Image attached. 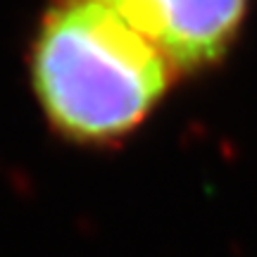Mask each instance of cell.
Segmentation results:
<instances>
[{
	"label": "cell",
	"instance_id": "cell-1",
	"mask_svg": "<svg viewBox=\"0 0 257 257\" xmlns=\"http://www.w3.org/2000/svg\"><path fill=\"white\" fill-rule=\"evenodd\" d=\"M174 69L105 0H50L29 43L48 128L76 146L121 143L155 112Z\"/></svg>",
	"mask_w": 257,
	"mask_h": 257
},
{
	"label": "cell",
	"instance_id": "cell-2",
	"mask_svg": "<svg viewBox=\"0 0 257 257\" xmlns=\"http://www.w3.org/2000/svg\"><path fill=\"white\" fill-rule=\"evenodd\" d=\"M160 50L176 76L207 72L229 55L250 0H105Z\"/></svg>",
	"mask_w": 257,
	"mask_h": 257
}]
</instances>
